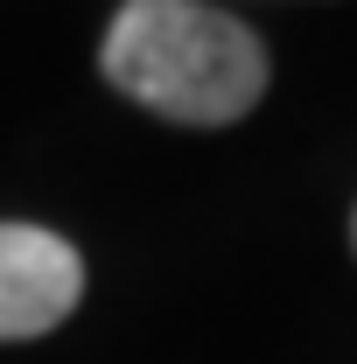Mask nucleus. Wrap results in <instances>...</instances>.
I'll list each match as a JSON object with an SVG mask.
<instances>
[{"label":"nucleus","mask_w":357,"mask_h":364,"mask_svg":"<svg viewBox=\"0 0 357 364\" xmlns=\"http://www.w3.org/2000/svg\"><path fill=\"white\" fill-rule=\"evenodd\" d=\"M98 70L127 105L169 127H231L267 98V43L211 0H127L98 43Z\"/></svg>","instance_id":"1"},{"label":"nucleus","mask_w":357,"mask_h":364,"mask_svg":"<svg viewBox=\"0 0 357 364\" xmlns=\"http://www.w3.org/2000/svg\"><path fill=\"white\" fill-rule=\"evenodd\" d=\"M85 301V259L43 225H0V343H36Z\"/></svg>","instance_id":"2"},{"label":"nucleus","mask_w":357,"mask_h":364,"mask_svg":"<svg viewBox=\"0 0 357 364\" xmlns=\"http://www.w3.org/2000/svg\"><path fill=\"white\" fill-rule=\"evenodd\" d=\"M351 245H357V210H351Z\"/></svg>","instance_id":"3"}]
</instances>
